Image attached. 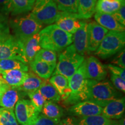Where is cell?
Returning a JSON list of instances; mask_svg holds the SVG:
<instances>
[{
    "label": "cell",
    "mask_w": 125,
    "mask_h": 125,
    "mask_svg": "<svg viewBox=\"0 0 125 125\" xmlns=\"http://www.w3.org/2000/svg\"><path fill=\"white\" fill-rule=\"evenodd\" d=\"M40 45L42 49L61 52L73 43V34L60 29L57 25H48L39 32Z\"/></svg>",
    "instance_id": "1"
},
{
    "label": "cell",
    "mask_w": 125,
    "mask_h": 125,
    "mask_svg": "<svg viewBox=\"0 0 125 125\" xmlns=\"http://www.w3.org/2000/svg\"><path fill=\"white\" fill-rule=\"evenodd\" d=\"M119 93L109 81L87 79V100L104 107L108 103L118 98Z\"/></svg>",
    "instance_id": "2"
},
{
    "label": "cell",
    "mask_w": 125,
    "mask_h": 125,
    "mask_svg": "<svg viewBox=\"0 0 125 125\" xmlns=\"http://www.w3.org/2000/svg\"><path fill=\"white\" fill-rule=\"evenodd\" d=\"M9 27L13 34V37L21 42L39 33L43 26L37 21L30 13L16 16L9 21Z\"/></svg>",
    "instance_id": "3"
},
{
    "label": "cell",
    "mask_w": 125,
    "mask_h": 125,
    "mask_svg": "<svg viewBox=\"0 0 125 125\" xmlns=\"http://www.w3.org/2000/svg\"><path fill=\"white\" fill-rule=\"evenodd\" d=\"M85 60L75 49L73 44L67 47L59 54L58 62L52 75L60 74L69 79L75 73Z\"/></svg>",
    "instance_id": "4"
},
{
    "label": "cell",
    "mask_w": 125,
    "mask_h": 125,
    "mask_svg": "<svg viewBox=\"0 0 125 125\" xmlns=\"http://www.w3.org/2000/svg\"><path fill=\"white\" fill-rule=\"evenodd\" d=\"M87 83L83 62L75 73L68 79L71 93L65 101L69 104H75L87 100Z\"/></svg>",
    "instance_id": "5"
},
{
    "label": "cell",
    "mask_w": 125,
    "mask_h": 125,
    "mask_svg": "<svg viewBox=\"0 0 125 125\" xmlns=\"http://www.w3.org/2000/svg\"><path fill=\"white\" fill-rule=\"evenodd\" d=\"M125 45V32L109 31L95 51V54L100 58L106 59L124 49Z\"/></svg>",
    "instance_id": "6"
},
{
    "label": "cell",
    "mask_w": 125,
    "mask_h": 125,
    "mask_svg": "<svg viewBox=\"0 0 125 125\" xmlns=\"http://www.w3.org/2000/svg\"><path fill=\"white\" fill-rule=\"evenodd\" d=\"M53 0H35L31 15L42 25L54 24L61 15Z\"/></svg>",
    "instance_id": "7"
},
{
    "label": "cell",
    "mask_w": 125,
    "mask_h": 125,
    "mask_svg": "<svg viewBox=\"0 0 125 125\" xmlns=\"http://www.w3.org/2000/svg\"><path fill=\"white\" fill-rule=\"evenodd\" d=\"M2 59H14L27 65L21 42L13 35L5 40L0 41V60Z\"/></svg>",
    "instance_id": "8"
},
{
    "label": "cell",
    "mask_w": 125,
    "mask_h": 125,
    "mask_svg": "<svg viewBox=\"0 0 125 125\" xmlns=\"http://www.w3.org/2000/svg\"><path fill=\"white\" fill-rule=\"evenodd\" d=\"M15 107L16 118L21 125H31L40 115V112L29 100H19Z\"/></svg>",
    "instance_id": "9"
},
{
    "label": "cell",
    "mask_w": 125,
    "mask_h": 125,
    "mask_svg": "<svg viewBox=\"0 0 125 125\" xmlns=\"http://www.w3.org/2000/svg\"><path fill=\"white\" fill-rule=\"evenodd\" d=\"M85 75L87 79L102 81L107 75L105 65L94 56H90L84 60Z\"/></svg>",
    "instance_id": "10"
},
{
    "label": "cell",
    "mask_w": 125,
    "mask_h": 125,
    "mask_svg": "<svg viewBox=\"0 0 125 125\" xmlns=\"http://www.w3.org/2000/svg\"><path fill=\"white\" fill-rule=\"evenodd\" d=\"M108 32V30L103 27L96 21L87 24V42L89 53L96 51Z\"/></svg>",
    "instance_id": "11"
},
{
    "label": "cell",
    "mask_w": 125,
    "mask_h": 125,
    "mask_svg": "<svg viewBox=\"0 0 125 125\" xmlns=\"http://www.w3.org/2000/svg\"><path fill=\"white\" fill-rule=\"evenodd\" d=\"M82 20L77 13L62 12L60 17L54 24L60 29L73 35L81 27L83 21Z\"/></svg>",
    "instance_id": "12"
},
{
    "label": "cell",
    "mask_w": 125,
    "mask_h": 125,
    "mask_svg": "<svg viewBox=\"0 0 125 125\" xmlns=\"http://www.w3.org/2000/svg\"><path fill=\"white\" fill-rule=\"evenodd\" d=\"M103 107L92 101L86 100L75 104L70 108V111L76 116L87 117L93 115H101Z\"/></svg>",
    "instance_id": "13"
},
{
    "label": "cell",
    "mask_w": 125,
    "mask_h": 125,
    "mask_svg": "<svg viewBox=\"0 0 125 125\" xmlns=\"http://www.w3.org/2000/svg\"><path fill=\"white\" fill-rule=\"evenodd\" d=\"M87 23L83 21L79 29L73 35V43L78 53L84 56L89 53L87 42Z\"/></svg>",
    "instance_id": "14"
},
{
    "label": "cell",
    "mask_w": 125,
    "mask_h": 125,
    "mask_svg": "<svg viewBox=\"0 0 125 125\" xmlns=\"http://www.w3.org/2000/svg\"><path fill=\"white\" fill-rule=\"evenodd\" d=\"M20 91L16 87L10 86L6 84L0 89V107L13 109L19 100Z\"/></svg>",
    "instance_id": "15"
},
{
    "label": "cell",
    "mask_w": 125,
    "mask_h": 125,
    "mask_svg": "<svg viewBox=\"0 0 125 125\" xmlns=\"http://www.w3.org/2000/svg\"><path fill=\"white\" fill-rule=\"evenodd\" d=\"M125 109V97L110 101L103 107L101 115L109 119H118L123 116Z\"/></svg>",
    "instance_id": "16"
},
{
    "label": "cell",
    "mask_w": 125,
    "mask_h": 125,
    "mask_svg": "<svg viewBox=\"0 0 125 125\" xmlns=\"http://www.w3.org/2000/svg\"><path fill=\"white\" fill-rule=\"evenodd\" d=\"M40 40V37L38 33L21 42L23 54L27 64L32 62L36 54L41 49Z\"/></svg>",
    "instance_id": "17"
},
{
    "label": "cell",
    "mask_w": 125,
    "mask_h": 125,
    "mask_svg": "<svg viewBox=\"0 0 125 125\" xmlns=\"http://www.w3.org/2000/svg\"><path fill=\"white\" fill-rule=\"evenodd\" d=\"M96 22L108 31L125 32V27L120 24L112 15L96 12L94 14Z\"/></svg>",
    "instance_id": "18"
},
{
    "label": "cell",
    "mask_w": 125,
    "mask_h": 125,
    "mask_svg": "<svg viewBox=\"0 0 125 125\" xmlns=\"http://www.w3.org/2000/svg\"><path fill=\"white\" fill-rule=\"evenodd\" d=\"M30 66L34 74L43 80H48L52 75L56 64L34 60L30 63Z\"/></svg>",
    "instance_id": "19"
},
{
    "label": "cell",
    "mask_w": 125,
    "mask_h": 125,
    "mask_svg": "<svg viewBox=\"0 0 125 125\" xmlns=\"http://www.w3.org/2000/svg\"><path fill=\"white\" fill-rule=\"evenodd\" d=\"M0 74L8 85L18 88L22 85L27 76V72L19 70H11L1 72Z\"/></svg>",
    "instance_id": "20"
},
{
    "label": "cell",
    "mask_w": 125,
    "mask_h": 125,
    "mask_svg": "<svg viewBox=\"0 0 125 125\" xmlns=\"http://www.w3.org/2000/svg\"><path fill=\"white\" fill-rule=\"evenodd\" d=\"M49 81L60 94L61 98L66 100L71 93L68 79L60 74H54L52 75Z\"/></svg>",
    "instance_id": "21"
},
{
    "label": "cell",
    "mask_w": 125,
    "mask_h": 125,
    "mask_svg": "<svg viewBox=\"0 0 125 125\" xmlns=\"http://www.w3.org/2000/svg\"><path fill=\"white\" fill-rule=\"evenodd\" d=\"M43 79L39 77L34 73L27 72V75L24 82L18 89L20 92L28 94L38 90L42 85Z\"/></svg>",
    "instance_id": "22"
},
{
    "label": "cell",
    "mask_w": 125,
    "mask_h": 125,
    "mask_svg": "<svg viewBox=\"0 0 125 125\" xmlns=\"http://www.w3.org/2000/svg\"><path fill=\"white\" fill-rule=\"evenodd\" d=\"M97 0H77L78 15L81 19H88L96 12Z\"/></svg>",
    "instance_id": "23"
},
{
    "label": "cell",
    "mask_w": 125,
    "mask_h": 125,
    "mask_svg": "<svg viewBox=\"0 0 125 125\" xmlns=\"http://www.w3.org/2000/svg\"><path fill=\"white\" fill-rule=\"evenodd\" d=\"M11 15L18 16L31 11L35 0H11Z\"/></svg>",
    "instance_id": "24"
},
{
    "label": "cell",
    "mask_w": 125,
    "mask_h": 125,
    "mask_svg": "<svg viewBox=\"0 0 125 125\" xmlns=\"http://www.w3.org/2000/svg\"><path fill=\"white\" fill-rule=\"evenodd\" d=\"M124 3H125V0H118L115 2H109L105 0H98L96 5V12L112 15L116 12Z\"/></svg>",
    "instance_id": "25"
},
{
    "label": "cell",
    "mask_w": 125,
    "mask_h": 125,
    "mask_svg": "<svg viewBox=\"0 0 125 125\" xmlns=\"http://www.w3.org/2000/svg\"><path fill=\"white\" fill-rule=\"evenodd\" d=\"M38 90L46 101L56 103L60 100V94L48 79L43 80Z\"/></svg>",
    "instance_id": "26"
},
{
    "label": "cell",
    "mask_w": 125,
    "mask_h": 125,
    "mask_svg": "<svg viewBox=\"0 0 125 125\" xmlns=\"http://www.w3.org/2000/svg\"><path fill=\"white\" fill-rule=\"evenodd\" d=\"M42 114L52 119L60 121L62 115V109L60 106L52 101H46L42 109Z\"/></svg>",
    "instance_id": "27"
},
{
    "label": "cell",
    "mask_w": 125,
    "mask_h": 125,
    "mask_svg": "<svg viewBox=\"0 0 125 125\" xmlns=\"http://www.w3.org/2000/svg\"><path fill=\"white\" fill-rule=\"evenodd\" d=\"M11 70H19L24 72H29V67L26 64L14 59L0 60V73Z\"/></svg>",
    "instance_id": "28"
},
{
    "label": "cell",
    "mask_w": 125,
    "mask_h": 125,
    "mask_svg": "<svg viewBox=\"0 0 125 125\" xmlns=\"http://www.w3.org/2000/svg\"><path fill=\"white\" fill-rule=\"evenodd\" d=\"M78 125H112V121L101 114L82 118Z\"/></svg>",
    "instance_id": "29"
},
{
    "label": "cell",
    "mask_w": 125,
    "mask_h": 125,
    "mask_svg": "<svg viewBox=\"0 0 125 125\" xmlns=\"http://www.w3.org/2000/svg\"><path fill=\"white\" fill-rule=\"evenodd\" d=\"M60 12L69 13H78L77 0H53ZM78 14V13H77Z\"/></svg>",
    "instance_id": "30"
},
{
    "label": "cell",
    "mask_w": 125,
    "mask_h": 125,
    "mask_svg": "<svg viewBox=\"0 0 125 125\" xmlns=\"http://www.w3.org/2000/svg\"><path fill=\"white\" fill-rule=\"evenodd\" d=\"M0 125H19L13 109L0 108Z\"/></svg>",
    "instance_id": "31"
},
{
    "label": "cell",
    "mask_w": 125,
    "mask_h": 125,
    "mask_svg": "<svg viewBox=\"0 0 125 125\" xmlns=\"http://www.w3.org/2000/svg\"><path fill=\"white\" fill-rule=\"evenodd\" d=\"M34 60L42 61L49 64H57V54L55 52L49 49H42L36 54Z\"/></svg>",
    "instance_id": "32"
},
{
    "label": "cell",
    "mask_w": 125,
    "mask_h": 125,
    "mask_svg": "<svg viewBox=\"0 0 125 125\" xmlns=\"http://www.w3.org/2000/svg\"><path fill=\"white\" fill-rule=\"evenodd\" d=\"M28 96L30 98L31 102L36 108L37 111L40 112H41L42 109L44 105L45 102L46 100L43 96L41 94L38 90L36 91L30 92V93L27 94Z\"/></svg>",
    "instance_id": "33"
},
{
    "label": "cell",
    "mask_w": 125,
    "mask_h": 125,
    "mask_svg": "<svg viewBox=\"0 0 125 125\" xmlns=\"http://www.w3.org/2000/svg\"><path fill=\"white\" fill-rule=\"evenodd\" d=\"M11 11V0H0V21L8 23Z\"/></svg>",
    "instance_id": "34"
},
{
    "label": "cell",
    "mask_w": 125,
    "mask_h": 125,
    "mask_svg": "<svg viewBox=\"0 0 125 125\" xmlns=\"http://www.w3.org/2000/svg\"><path fill=\"white\" fill-rule=\"evenodd\" d=\"M60 121L52 119L43 114L39 115L31 125H59Z\"/></svg>",
    "instance_id": "35"
},
{
    "label": "cell",
    "mask_w": 125,
    "mask_h": 125,
    "mask_svg": "<svg viewBox=\"0 0 125 125\" xmlns=\"http://www.w3.org/2000/svg\"><path fill=\"white\" fill-rule=\"evenodd\" d=\"M125 51L123 49L119 52L111 61V64L119 67L121 68H125Z\"/></svg>",
    "instance_id": "36"
},
{
    "label": "cell",
    "mask_w": 125,
    "mask_h": 125,
    "mask_svg": "<svg viewBox=\"0 0 125 125\" xmlns=\"http://www.w3.org/2000/svg\"><path fill=\"white\" fill-rule=\"evenodd\" d=\"M111 81L112 85L115 89L123 92H125V79H123L118 76L111 74Z\"/></svg>",
    "instance_id": "37"
},
{
    "label": "cell",
    "mask_w": 125,
    "mask_h": 125,
    "mask_svg": "<svg viewBox=\"0 0 125 125\" xmlns=\"http://www.w3.org/2000/svg\"><path fill=\"white\" fill-rule=\"evenodd\" d=\"M107 70H109L112 74L118 76L123 79H125V68L112 65L111 64L105 65Z\"/></svg>",
    "instance_id": "38"
},
{
    "label": "cell",
    "mask_w": 125,
    "mask_h": 125,
    "mask_svg": "<svg viewBox=\"0 0 125 125\" xmlns=\"http://www.w3.org/2000/svg\"><path fill=\"white\" fill-rule=\"evenodd\" d=\"M112 15L116 21L125 27V3L122 5L120 8Z\"/></svg>",
    "instance_id": "39"
},
{
    "label": "cell",
    "mask_w": 125,
    "mask_h": 125,
    "mask_svg": "<svg viewBox=\"0 0 125 125\" xmlns=\"http://www.w3.org/2000/svg\"><path fill=\"white\" fill-rule=\"evenodd\" d=\"M11 36L8 24L0 21V41L7 40Z\"/></svg>",
    "instance_id": "40"
},
{
    "label": "cell",
    "mask_w": 125,
    "mask_h": 125,
    "mask_svg": "<svg viewBox=\"0 0 125 125\" xmlns=\"http://www.w3.org/2000/svg\"><path fill=\"white\" fill-rule=\"evenodd\" d=\"M59 125H76L74 119L68 117L62 121H60L59 123Z\"/></svg>",
    "instance_id": "41"
},
{
    "label": "cell",
    "mask_w": 125,
    "mask_h": 125,
    "mask_svg": "<svg viewBox=\"0 0 125 125\" xmlns=\"http://www.w3.org/2000/svg\"><path fill=\"white\" fill-rule=\"evenodd\" d=\"M105 1H107L108 2H115L118 1V0H105Z\"/></svg>",
    "instance_id": "42"
}]
</instances>
